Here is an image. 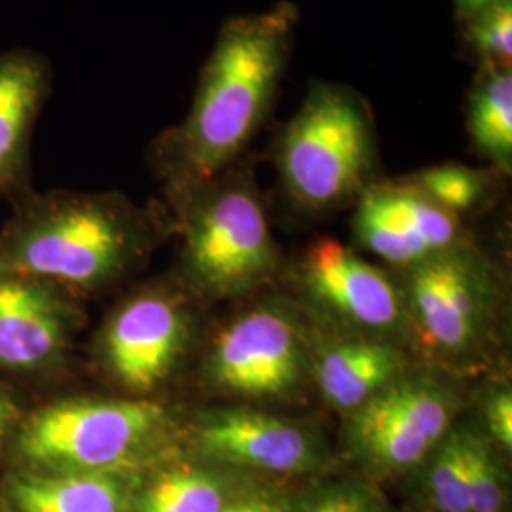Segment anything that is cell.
<instances>
[{
	"instance_id": "obj_1",
	"label": "cell",
	"mask_w": 512,
	"mask_h": 512,
	"mask_svg": "<svg viewBox=\"0 0 512 512\" xmlns=\"http://www.w3.org/2000/svg\"><path fill=\"white\" fill-rule=\"evenodd\" d=\"M294 23L293 4L281 2L220 29L186 118L152 145L175 200L217 181L264 124L291 54Z\"/></svg>"
},
{
	"instance_id": "obj_2",
	"label": "cell",
	"mask_w": 512,
	"mask_h": 512,
	"mask_svg": "<svg viewBox=\"0 0 512 512\" xmlns=\"http://www.w3.org/2000/svg\"><path fill=\"white\" fill-rule=\"evenodd\" d=\"M154 236L152 215L120 194L29 192L0 230V277L97 289L124 274Z\"/></svg>"
},
{
	"instance_id": "obj_3",
	"label": "cell",
	"mask_w": 512,
	"mask_h": 512,
	"mask_svg": "<svg viewBox=\"0 0 512 512\" xmlns=\"http://www.w3.org/2000/svg\"><path fill=\"white\" fill-rule=\"evenodd\" d=\"M173 429L147 399H71L19 421L16 450L29 473H131L164 452Z\"/></svg>"
},
{
	"instance_id": "obj_4",
	"label": "cell",
	"mask_w": 512,
	"mask_h": 512,
	"mask_svg": "<svg viewBox=\"0 0 512 512\" xmlns=\"http://www.w3.org/2000/svg\"><path fill=\"white\" fill-rule=\"evenodd\" d=\"M406 334L442 366L465 368L486 357L495 340L501 287L494 266L459 243L406 268L401 285Z\"/></svg>"
},
{
	"instance_id": "obj_5",
	"label": "cell",
	"mask_w": 512,
	"mask_h": 512,
	"mask_svg": "<svg viewBox=\"0 0 512 512\" xmlns=\"http://www.w3.org/2000/svg\"><path fill=\"white\" fill-rule=\"evenodd\" d=\"M365 101L338 84H317L283 131L281 179L294 202L323 211L361 194L374 164Z\"/></svg>"
},
{
	"instance_id": "obj_6",
	"label": "cell",
	"mask_w": 512,
	"mask_h": 512,
	"mask_svg": "<svg viewBox=\"0 0 512 512\" xmlns=\"http://www.w3.org/2000/svg\"><path fill=\"white\" fill-rule=\"evenodd\" d=\"M184 266L211 298H234L260 285L277 266L266 211L247 179L213 181L181 200Z\"/></svg>"
},
{
	"instance_id": "obj_7",
	"label": "cell",
	"mask_w": 512,
	"mask_h": 512,
	"mask_svg": "<svg viewBox=\"0 0 512 512\" xmlns=\"http://www.w3.org/2000/svg\"><path fill=\"white\" fill-rule=\"evenodd\" d=\"M461 397L429 374L404 372L349 412L344 437L351 456L378 475L420 467L456 425Z\"/></svg>"
},
{
	"instance_id": "obj_8",
	"label": "cell",
	"mask_w": 512,
	"mask_h": 512,
	"mask_svg": "<svg viewBox=\"0 0 512 512\" xmlns=\"http://www.w3.org/2000/svg\"><path fill=\"white\" fill-rule=\"evenodd\" d=\"M308 349L289 311L260 306L222 330L205 361V382L247 399H281L300 389Z\"/></svg>"
},
{
	"instance_id": "obj_9",
	"label": "cell",
	"mask_w": 512,
	"mask_h": 512,
	"mask_svg": "<svg viewBox=\"0 0 512 512\" xmlns=\"http://www.w3.org/2000/svg\"><path fill=\"white\" fill-rule=\"evenodd\" d=\"M298 281L313 306L355 336L395 344V336L406 334L401 287L336 239L311 243Z\"/></svg>"
},
{
	"instance_id": "obj_10",
	"label": "cell",
	"mask_w": 512,
	"mask_h": 512,
	"mask_svg": "<svg viewBox=\"0 0 512 512\" xmlns=\"http://www.w3.org/2000/svg\"><path fill=\"white\" fill-rule=\"evenodd\" d=\"M190 437L219 465L298 475L327 461L325 440L308 425L247 406L205 410L190 423Z\"/></svg>"
},
{
	"instance_id": "obj_11",
	"label": "cell",
	"mask_w": 512,
	"mask_h": 512,
	"mask_svg": "<svg viewBox=\"0 0 512 512\" xmlns=\"http://www.w3.org/2000/svg\"><path fill=\"white\" fill-rule=\"evenodd\" d=\"M190 317L171 294L152 291L126 302L103 332V357L114 380L135 395L158 389L181 363Z\"/></svg>"
},
{
	"instance_id": "obj_12",
	"label": "cell",
	"mask_w": 512,
	"mask_h": 512,
	"mask_svg": "<svg viewBox=\"0 0 512 512\" xmlns=\"http://www.w3.org/2000/svg\"><path fill=\"white\" fill-rule=\"evenodd\" d=\"M353 230L366 251L401 268L416 266L461 243L458 217L412 183L365 186Z\"/></svg>"
},
{
	"instance_id": "obj_13",
	"label": "cell",
	"mask_w": 512,
	"mask_h": 512,
	"mask_svg": "<svg viewBox=\"0 0 512 512\" xmlns=\"http://www.w3.org/2000/svg\"><path fill=\"white\" fill-rule=\"evenodd\" d=\"M76 311L59 287L29 277H0V368L42 372L61 361Z\"/></svg>"
},
{
	"instance_id": "obj_14",
	"label": "cell",
	"mask_w": 512,
	"mask_h": 512,
	"mask_svg": "<svg viewBox=\"0 0 512 512\" xmlns=\"http://www.w3.org/2000/svg\"><path fill=\"white\" fill-rule=\"evenodd\" d=\"M54 90L50 59L31 48L0 52V200L31 192V145Z\"/></svg>"
},
{
	"instance_id": "obj_15",
	"label": "cell",
	"mask_w": 512,
	"mask_h": 512,
	"mask_svg": "<svg viewBox=\"0 0 512 512\" xmlns=\"http://www.w3.org/2000/svg\"><path fill=\"white\" fill-rule=\"evenodd\" d=\"M311 372L325 401L349 414L403 376L406 366L397 344L353 336L317 349Z\"/></svg>"
},
{
	"instance_id": "obj_16",
	"label": "cell",
	"mask_w": 512,
	"mask_h": 512,
	"mask_svg": "<svg viewBox=\"0 0 512 512\" xmlns=\"http://www.w3.org/2000/svg\"><path fill=\"white\" fill-rule=\"evenodd\" d=\"M129 473L42 475L19 473L8 482L18 512H129Z\"/></svg>"
},
{
	"instance_id": "obj_17",
	"label": "cell",
	"mask_w": 512,
	"mask_h": 512,
	"mask_svg": "<svg viewBox=\"0 0 512 512\" xmlns=\"http://www.w3.org/2000/svg\"><path fill=\"white\" fill-rule=\"evenodd\" d=\"M232 495L217 467L181 461L158 467L133 490L129 512H220Z\"/></svg>"
},
{
	"instance_id": "obj_18",
	"label": "cell",
	"mask_w": 512,
	"mask_h": 512,
	"mask_svg": "<svg viewBox=\"0 0 512 512\" xmlns=\"http://www.w3.org/2000/svg\"><path fill=\"white\" fill-rule=\"evenodd\" d=\"M469 129L476 148L501 169L512 165L511 69H486L469 107Z\"/></svg>"
},
{
	"instance_id": "obj_19",
	"label": "cell",
	"mask_w": 512,
	"mask_h": 512,
	"mask_svg": "<svg viewBox=\"0 0 512 512\" xmlns=\"http://www.w3.org/2000/svg\"><path fill=\"white\" fill-rule=\"evenodd\" d=\"M423 488L437 512H471L463 425H454L421 463Z\"/></svg>"
},
{
	"instance_id": "obj_20",
	"label": "cell",
	"mask_w": 512,
	"mask_h": 512,
	"mask_svg": "<svg viewBox=\"0 0 512 512\" xmlns=\"http://www.w3.org/2000/svg\"><path fill=\"white\" fill-rule=\"evenodd\" d=\"M463 450L471 512H503L505 509V471L492 442L484 433L463 425Z\"/></svg>"
},
{
	"instance_id": "obj_21",
	"label": "cell",
	"mask_w": 512,
	"mask_h": 512,
	"mask_svg": "<svg viewBox=\"0 0 512 512\" xmlns=\"http://www.w3.org/2000/svg\"><path fill=\"white\" fill-rule=\"evenodd\" d=\"M410 183L429 200L459 217V213L473 209L482 200L488 179L471 167L446 164L421 171Z\"/></svg>"
},
{
	"instance_id": "obj_22",
	"label": "cell",
	"mask_w": 512,
	"mask_h": 512,
	"mask_svg": "<svg viewBox=\"0 0 512 512\" xmlns=\"http://www.w3.org/2000/svg\"><path fill=\"white\" fill-rule=\"evenodd\" d=\"M279 503L281 512H391L368 484L355 480L317 484Z\"/></svg>"
},
{
	"instance_id": "obj_23",
	"label": "cell",
	"mask_w": 512,
	"mask_h": 512,
	"mask_svg": "<svg viewBox=\"0 0 512 512\" xmlns=\"http://www.w3.org/2000/svg\"><path fill=\"white\" fill-rule=\"evenodd\" d=\"M471 38L486 69H511L512 0H494L471 18Z\"/></svg>"
},
{
	"instance_id": "obj_24",
	"label": "cell",
	"mask_w": 512,
	"mask_h": 512,
	"mask_svg": "<svg viewBox=\"0 0 512 512\" xmlns=\"http://www.w3.org/2000/svg\"><path fill=\"white\" fill-rule=\"evenodd\" d=\"M484 427L492 439L507 452L512 448V395L511 389H492L482 401Z\"/></svg>"
},
{
	"instance_id": "obj_25",
	"label": "cell",
	"mask_w": 512,
	"mask_h": 512,
	"mask_svg": "<svg viewBox=\"0 0 512 512\" xmlns=\"http://www.w3.org/2000/svg\"><path fill=\"white\" fill-rule=\"evenodd\" d=\"M279 501L262 494H234L220 512H274Z\"/></svg>"
},
{
	"instance_id": "obj_26",
	"label": "cell",
	"mask_w": 512,
	"mask_h": 512,
	"mask_svg": "<svg viewBox=\"0 0 512 512\" xmlns=\"http://www.w3.org/2000/svg\"><path fill=\"white\" fill-rule=\"evenodd\" d=\"M19 425L18 406L12 397L0 387V448Z\"/></svg>"
},
{
	"instance_id": "obj_27",
	"label": "cell",
	"mask_w": 512,
	"mask_h": 512,
	"mask_svg": "<svg viewBox=\"0 0 512 512\" xmlns=\"http://www.w3.org/2000/svg\"><path fill=\"white\" fill-rule=\"evenodd\" d=\"M494 0H456L458 12L463 18H475L478 12L488 8Z\"/></svg>"
},
{
	"instance_id": "obj_28",
	"label": "cell",
	"mask_w": 512,
	"mask_h": 512,
	"mask_svg": "<svg viewBox=\"0 0 512 512\" xmlns=\"http://www.w3.org/2000/svg\"><path fill=\"white\" fill-rule=\"evenodd\" d=\"M0 512H4V511H2V509H0Z\"/></svg>"
}]
</instances>
